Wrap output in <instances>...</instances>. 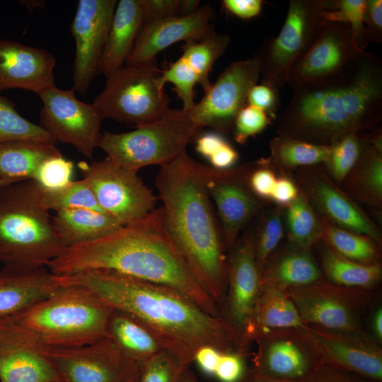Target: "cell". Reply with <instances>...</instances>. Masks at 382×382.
I'll use <instances>...</instances> for the list:
<instances>
[{
	"instance_id": "obj_1",
	"label": "cell",
	"mask_w": 382,
	"mask_h": 382,
	"mask_svg": "<svg viewBox=\"0 0 382 382\" xmlns=\"http://www.w3.org/2000/svg\"><path fill=\"white\" fill-rule=\"evenodd\" d=\"M57 277L62 285L86 288L112 309L144 324L185 367L204 345L250 354L239 335L221 318L206 313L175 289L103 270Z\"/></svg>"
},
{
	"instance_id": "obj_2",
	"label": "cell",
	"mask_w": 382,
	"mask_h": 382,
	"mask_svg": "<svg viewBox=\"0 0 382 382\" xmlns=\"http://www.w3.org/2000/svg\"><path fill=\"white\" fill-rule=\"evenodd\" d=\"M47 268L57 276L110 270L165 285L220 317L217 304L195 279L173 242L162 207L100 238L65 248Z\"/></svg>"
},
{
	"instance_id": "obj_3",
	"label": "cell",
	"mask_w": 382,
	"mask_h": 382,
	"mask_svg": "<svg viewBox=\"0 0 382 382\" xmlns=\"http://www.w3.org/2000/svg\"><path fill=\"white\" fill-rule=\"evenodd\" d=\"M277 121L278 134L324 146L381 126V59L364 51L341 73L295 88Z\"/></svg>"
},
{
	"instance_id": "obj_4",
	"label": "cell",
	"mask_w": 382,
	"mask_h": 382,
	"mask_svg": "<svg viewBox=\"0 0 382 382\" xmlns=\"http://www.w3.org/2000/svg\"><path fill=\"white\" fill-rule=\"evenodd\" d=\"M210 168L185 151L160 166L156 186L173 242L219 308L227 288V250L207 187Z\"/></svg>"
},
{
	"instance_id": "obj_5",
	"label": "cell",
	"mask_w": 382,
	"mask_h": 382,
	"mask_svg": "<svg viewBox=\"0 0 382 382\" xmlns=\"http://www.w3.org/2000/svg\"><path fill=\"white\" fill-rule=\"evenodd\" d=\"M33 180L0 187V264L18 270L47 265L65 248Z\"/></svg>"
},
{
	"instance_id": "obj_6",
	"label": "cell",
	"mask_w": 382,
	"mask_h": 382,
	"mask_svg": "<svg viewBox=\"0 0 382 382\" xmlns=\"http://www.w3.org/2000/svg\"><path fill=\"white\" fill-rule=\"evenodd\" d=\"M113 309L89 289L62 285L52 296L11 318L47 346L77 347L109 337Z\"/></svg>"
},
{
	"instance_id": "obj_7",
	"label": "cell",
	"mask_w": 382,
	"mask_h": 382,
	"mask_svg": "<svg viewBox=\"0 0 382 382\" xmlns=\"http://www.w3.org/2000/svg\"><path fill=\"white\" fill-rule=\"evenodd\" d=\"M199 131L187 112L170 109L162 117L135 126L132 131L104 132L99 147L112 162L137 173L145 166H162L175 159Z\"/></svg>"
},
{
	"instance_id": "obj_8",
	"label": "cell",
	"mask_w": 382,
	"mask_h": 382,
	"mask_svg": "<svg viewBox=\"0 0 382 382\" xmlns=\"http://www.w3.org/2000/svg\"><path fill=\"white\" fill-rule=\"evenodd\" d=\"M156 59L125 64L106 76L93 104L105 118L135 126L155 121L170 110V99L159 87Z\"/></svg>"
},
{
	"instance_id": "obj_9",
	"label": "cell",
	"mask_w": 382,
	"mask_h": 382,
	"mask_svg": "<svg viewBox=\"0 0 382 382\" xmlns=\"http://www.w3.org/2000/svg\"><path fill=\"white\" fill-rule=\"evenodd\" d=\"M322 0H291L279 33L265 41L255 52L260 64L261 83L279 90L288 74L310 47L324 25Z\"/></svg>"
},
{
	"instance_id": "obj_10",
	"label": "cell",
	"mask_w": 382,
	"mask_h": 382,
	"mask_svg": "<svg viewBox=\"0 0 382 382\" xmlns=\"http://www.w3.org/2000/svg\"><path fill=\"white\" fill-rule=\"evenodd\" d=\"M306 325L343 330H364L363 318L374 300V290L332 284L323 278L288 291Z\"/></svg>"
},
{
	"instance_id": "obj_11",
	"label": "cell",
	"mask_w": 382,
	"mask_h": 382,
	"mask_svg": "<svg viewBox=\"0 0 382 382\" xmlns=\"http://www.w3.org/2000/svg\"><path fill=\"white\" fill-rule=\"evenodd\" d=\"M79 168L103 212L125 225L155 209L158 198L138 176L108 158Z\"/></svg>"
},
{
	"instance_id": "obj_12",
	"label": "cell",
	"mask_w": 382,
	"mask_h": 382,
	"mask_svg": "<svg viewBox=\"0 0 382 382\" xmlns=\"http://www.w3.org/2000/svg\"><path fill=\"white\" fill-rule=\"evenodd\" d=\"M75 91L55 85L37 93L42 102L40 126L57 141L73 146L91 158L99 147L103 116L93 103L79 100Z\"/></svg>"
},
{
	"instance_id": "obj_13",
	"label": "cell",
	"mask_w": 382,
	"mask_h": 382,
	"mask_svg": "<svg viewBox=\"0 0 382 382\" xmlns=\"http://www.w3.org/2000/svg\"><path fill=\"white\" fill-rule=\"evenodd\" d=\"M61 382H127L141 366L127 357L110 337L77 347H45Z\"/></svg>"
},
{
	"instance_id": "obj_14",
	"label": "cell",
	"mask_w": 382,
	"mask_h": 382,
	"mask_svg": "<svg viewBox=\"0 0 382 382\" xmlns=\"http://www.w3.org/2000/svg\"><path fill=\"white\" fill-rule=\"evenodd\" d=\"M260 77V64L253 56L231 63L187 112L190 117L199 129L208 127L221 134L232 132L235 119Z\"/></svg>"
},
{
	"instance_id": "obj_15",
	"label": "cell",
	"mask_w": 382,
	"mask_h": 382,
	"mask_svg": "<svg viewBox=\"0 0 382 382\" xmlns=\"http://www.w3.org/2000/svg\"><path fill=\"white\" fill-rule=\"evenodd\" d=\"M253 342L256 351L250 367L274 379L298 382L323 364L307 326L273 330Z\"/></svg>"
},
{
	"instance_id": "obj_16",
	"label": "cell",
	"mask_w": 382,
	"mask_h": 382,
	"mask_svg": "<svg viewBox=\"0 0 382 382\" xmlns=\"http://www.w3.org/2000/svg\"><path fill=\"white\" fill-rule=\"evenodd\" d=\"M297 186L323 219L338 227L366 235L381 244L378 226L327 174L322 164L298 168Z\"/></svg>"
},
{
	"instance_id": "obj_17",
	"label": "cell",
	"mask_w": 382,
	"mask_h": 382,
	"mask_svg": "<svg viewBox=\"0 0 382 382\" xmlns=\"http://www.w3.org/2000/svg\"><path fill=\"white\" fill-rule=\"evenodd\" d=\"M364 51L357 45L348 24L327 22L290 70L286 84L294 89L337 75Z\"/></svg>"
},
{
	"instance_id": "obj_18",
	"label": "cell",
	"mask_w": 382,
	"mask_h": 382,
	"mask_svg": "<svg viewBox=\"0 0 382 382\" xmlns=\"http://www.w3.org/2000/svg\"><path fill=\"white\" fill-rule=\"evenodd\" d=\"M116 0H79L71 24L75 40L73 87L84 95L96 74L107 40Z\"/></svg>"
},
{
	"instance_id": "obj_19",
	"label": "cell",
	"mask_w": 382,
	"mask_h": 382,
	"mask_svg": "<svg viewBox=\"0 0 382 382\" xmlns=\"http://www.w3.org/2000/svg\"><path fill=\"white\" fill-rule=\"evenodd\" d=\"M260 276L254 233L248 231L228 250L227 288L219 308L220 318L239 335L243 344V334L260 293Z\"/></svg>"
},
{
	"instance_id": "obj_20",
	"label": "cell",
	"mask_w": 382,
	"mask_h": 382,
	"mask_svg": "<svg viewBox=\"0 0 382 382\" xmlns=\"http://www.w3.org/2000/svg\"><path fill=\"white\" fill-rule=\"evenodd\" d=\"M248 167L249 164L222 170L210 168L207 187L216 207L227 252L262 207L261 199L248 185Z\"/></svg>"
},
{
	"instance_id": "obj_21",
	"label": "cell",
	"mask_w": 382,
	"mask_h": 382,
	"mask_svg": "<svg viewBox=\"0 0 382 382\" xmlns=\"http://www.w3.org/2000/svg\"><path fill=\"white\" fill-rule=\"evenodd\" d=\"M31 331L8 318L0 320V382H61Z\"/></svg>"
},
{
	"instance_id": "obj_22",
	"label": "cell",
	"mask_w": 382,
	"mask_h": 382,
	"mask_svg": "<svg viewBox=\"0 0 382 382\" xmlns=\"http://www.w3.org/2000/svg\"><path fill=\"white\" fill-rule=\"evenodd\" d=\"M323 364L382 382V348L365 330L343 331L306 325Z\"/></svg>"
},
{
	"instance_id": "obj_23",
	"label": "cell",
	"mask_w": 382,
	"mask_h": 382,
	"mask_svg": "<svg viewBox=\"0 0 382 382\" xmlns=\"http://www.w3.org/2000/svg\"><path fill=\"white\" fill-rule=\"evenodd\" d=\"M214 11L205 4L192 14L176 16L144 23L125 64H137L156 59V55L180 41L196 42L214 30Z\"/></svg>"
},
{
	"instance_id": "obj_24",
	"label": "cell",
	"mask_w": 382,
	"mask_h": 382,
	"mask_svg": "<svg viewBox=\"0 0 382 382\" xmlns=\"http://www.w3.org/2000/svg\"><path fill=\"white\" fill-rule=\"evenodd\" d=\"M55 64L44 49L0 39V92L18 88L37 94L55 85Z\"/></svg>"
},
{
	"instance_id": "obj_25",
	"label": "cell",
	"mask_w": 382,
	"mask_h": 382,
	"mask_svg": "<svg viewBox=\"0 0 382 382\" xmlns=\"http://www.w3.org/2000/svg\"><path fill=\"white\" fill-rule=\"evenodd\" d=\"M62 284L47 268L0 270V320L11 318L56 293Z\"/></svg>"
},
{
	"instance_id": "obj_26",
	"label": "cell",
	"mask_w": 382,
	"mask_h": 382,
	"mask_svg": "<svg viewBox=\"0 0 382 382\" xmlns=\"http://www.w3.org/2000/svg\"><path fill=\"white\" fill-rule=\"evenodd\" d=\"M311 249L289 244L276 250L267 260L260 276V289L288 291L322 279Z\"/></svg>"
},
{
	"instance_id": "obj_27",
	"label": "cell",
	"mask_w": 382,
	"mask_h": 382,
	"mask_svg": "<svg viewBox=\"0 0 382 382\" xmlns=\"http://www.w3.org/2000/svg\"><path fill=\"white\" fill-rule=\"evenodd\" d=\"M340 186L355 202L382 207L381 126L366 131L359 158Z\"/></svg>"
},
{
	"instance_id": "obj_28",
	"label": "cell",
	"mask_w": 382,
	"mask_h": 382,
	"mask_svg": "<svg viewBox=\"0 0 382 382\" xmlns=\"http://www.w3.org/2000/svg\"><path fill=\"white\" fill-rule=\"evenodd\" d=\"M144 24L139 0H120L115 7L99 64L105 77L124 65Z\"/></svg>"
},
{
	"instance_id": "obj_29",
	"label": "cell",
	"mask_w": 382,
	"mask_h": 382,
	"mask_svg": "<svg viewBox=\"0 0 382 382\" xmlns=\"http://www.w3.org/2000/svg\"><path fill=\"white\" fill-rule=\"evenodd\" d=\"M306 326L286 292L272 289H260L243 334V342L249 349L250 344L265 333Z\"/></svg>"
},
{
	"instance_id": "obj_30",
	"label": "cell",
	"mask_w": 382,
	"mask_h": 382,
	"mask_svg": "<svg viewBox=\"0 0 382 382\" xmlns=\"http://www.w3.org/2000/svg\"><path fill=\"white\" fill-rule=\"evenodd\" d=\"M52 220L65 248L100 238L123 226L103 212L88 209L58 211Z\"/></svg>"
},
{
	"instance_id": "obj_31",
	"label": "cell",
	"mask_w": 382,
	"mask_h": 382,
	"mask_svg": "<svg viewBox=\"0 0 382 382\" xmlns=\"http://www.w3.org/2000/svg\"><path fill=\"white\" fill-rule=\"evenodd\" d=\"M62 153L55 144L16 140L0 144V179L8 182L33 180L41 164Z\"/></svg>"
},
{
	"instance_id": "obj_32",
	"label": "cell",
	"mask_w": 382,
	"mask_h": 382,
	"mask_svg": "<svg viewBox=\"0 0 382 382\" xmlns=\"http://www.w3.org/2000/svg\"><path fill=\"white\" fill-rule=\"evenodd\" d=\"M317 245V262L326 281L338 286L369 290H374L381 282V263H359L341 255L323 241Z\"/></svg>"
},
{
	"instance_id": "obj_33",
	"label": "cell",
	"mask_w": 382,
	"mask_h": 382,
	"mask_svg": "<svg viewBox=\"0 0 382 382\" xmlns=\"http://www.w3.org/2000/svg\"><path fill=\"white\" fill-rule=\"evenodd\" d=\"M108 334L122 352L140 366L166 350L144 324L117 310L113 309L110 316Z\"/></svg>"
},
{
	"instance_id": "obj_34",
	"label": "cell",
	"mask_w": 382,
	"mask_h": 382,
	"mask_svg": "<svg viewBox=\"0 0 382 382\" xmlns=\"http://www.w3.org/2000/svg\"><path fill=\"white\" fill-rule=\"evenodd\" d=\"M268 158L274 169L293 172L303 167L323 163L328 158L330 145L324 146L277 134L270 142Z\"/></svg>"
},
{
	"instance_id": "obj_35",
	"label": "cell",
	"mask_w": 382,
	"mask_h": 382,
	"mask_svg": "<svg viewBox=\"0 0 382 382\" xmlns=\"http://www.w3.org/2000/svg\"><path fill=\"white\" fill-rule=\"evenodd\" d=\"M323 220L321 241L337 253L346 258L362 264L381 263V245L373 238L335 226L324 219Z\"/></svg>"
},
{
	"instance_id": "obj_36",
	"label": "cell",
	"mask_w": 382,
	"mask_h": 382,
	"mask_svg": "<svg viewBox=\"0 0 382 382\" xmlns=\"http://www.w3.org/2000/svg\"><path fill=\"white\" fill-rule=\"evenodd\" d=\"M286 207L289 243L300 248L312 249L321 241L323 219L300 190L296 199Z\"/></svg>"
},
{
	"instance_id": "obj_37",
	"label": "cell",
	"mask_w": 382,
	"mask_h": 382,
	"mask_svg": "<svg viewBox=\"0 0 382 382\" xmlns=\"http://www.w3.org/2000/svg\"><path fill=\"white\" fill-rule=\"evenodd\" d=\"M231 41L227 34L212 31L202 40L189 42L183 46L181 57L190 66L198 77L204 93L211 86L209 73L217 59L224 54Z\"/></svg>"
},
{
	"instance_id": "obj_38",
	"label": "cell",
	"mask_w": 382,
	"mask_h": 382,
	"mask_svg": "<svg viewBox=\"0 0 382 382\" xmlns=\"http://www.w3.org/2000/svg\"><path fill=\"white\" fill-rule=\"evenodd\" d=\"M365 132H351L337 138L331 145L326 161L323 163L332 180L340 186L355 165L366 139Z\"/></svg>"
},
{
	"instance_id": "obj_39",
	"label": "cell",
	"mask_w": 382,
	"mask_h": 382,
	"mask_svg": "<svg viewBox=\"0 0 382 382\" xmlns=\"http://www.w3.org/2000/svg\"><path fill=\"white\" fill-rule=\"evenodd\" d=\"M16 140L56 143L45 129L23 117L10 100L0 95V144Z\"/></svg>"
},
{
	"instance_id": "obj_40",
	"label": "cell",
	"mask_w": 382,
	"mask_h": 382,
	"mask_svg": "<svg viewBox=\"0 0 382 382\" xmlns=\"http://www.w3.org/2000/svg\"><path fill=\"white\" fill-rule=\"evenodd\" d=\"M42 188V187H41ZM42 202L50 211L88 209L102 212L87 182L83 179L73 180L66 187L54 191L42 188Z\"/></svg>"
},
{
	"instance_id": "obj_41",
	"label": "cell",
	"mask_w": 382,
	"mask_h": 382,
	"mask_svg": "<svg viewBox=\"0 0 382 382\" xmlns=\"http://www.w3.org/2000/svg\"><path fill=\"white\" fill-rule=\"evenodd\" d=\"M327 22L348 24L357 45L365 50L369 40L364 25L366 0H322Z\"/></svg>"
},
{
	"instance_id": "obj_42",
	"label": "cell",
	"mask_w": 382,
	"mask_h": 382,
	"mask_svg": "<svg viewBox=\"0 0 382 382\" xmlns=\"http://www.w3.org/2000/svg\"><path fill=\"white\" fill-rule=\"evenodd\" d=\"M282 208L276 205L267 212L254 233L255 257L260 275L267 260L277 250L284 236Z\"/></svg>"
},
{
	"instance_id": "obj_43",
	"label": "cell",
	"mask_w": 382,
	"mask_h": 382,
	"mask_svg": "<svg viewBox=\"0 0 382 382\" xmlns=\"http://www.w3.org/2000/svg\"><path fill=\"white\" fill-rule=\"evenodd\" d=\"M159 87L164 88L166 83L174 86L173 91L183 102V108L189 112L195 105V86L199 83L198 77L190 66L180 57L166 69L161 70L157 77Z\"/></svg>"
},
{
	"instance_id": "obj_44",
	"label": "cell",
	"mask_w": 382,
	"mask_h": 382,
	"mask_svg": "<svg viewBox=\"0 0 382 382\" xmlns=\"http://www.w3.org/2000/svg\"><path fill=\"white\" fill-rule=\"evenodd\" d=\"M74 163L60 154L45 160L38 168L33 180L45 190H57L74 180Z\"/></svg>"
},
{
	"instance_id": "obj_45",
	"label": "cell",
	"mask_w": 382,
	"mask_h": 382,
	"mask_svg": "<svg viewBox=\"0 0 382 382\" xmlns=\"http://www.w3.org/2000/svg\"><path fill=\"white\" fill-rule=\"evenodd\" d=\"M186 368L174 355L164 350L141 366L138 382H179Z\"/></svg>"
},
{
	"instance_id": "obj_46",
	"label": "cell",
	"mask_w": 382,
	"mask_h": 382,
	"mask_svg": "<svg viewBox=\"0 0 382 382\" xmlns=\"http://www.w3.org/2000/svg\"><path fill=\"white\" fill-rule=\"evenodd\" d=\"M272 120L263 110L247 104L235 119L232 130L234 140L241 145L245 144L249 138L265 129Z\"/></svg>"
},
{
	"instance_id": "obj_47",
	"label": "cell",
	"mask_w": 382,
	"mask_h": 382,
	"mask_svg": "<svg viewBox=\"0 0 382 382\" xmlns=\"http://www.w3.org/2000/svg\"><path fill=\"white\" fill-rule=\"evenodd\" d=\"M277 178L268 158H262L253 164H249L248 185L253 193L261 200L270 199Z\"/></svg>"
},
{
	"instance_id": "obj_48",
	"label": "cell",
	"mask_w": 382,
	"mask_h": 382,
	"mask_svg": "<svg viewBox=\"0 0 382 382\" xmlns=\"http://www.w3.org/2000/svg\"><path fill=\"white\" fill-rule=\"evenodd\" d=\"M195 141L196 151L206 158L210 166L216 163L231 146L223 135L216 132L198 134Z\"/></svg>"
},
{
	"instance_id": "obj_49",
	"label": "cell",
	"mask_w": 382,
	"mask_h": 382,
	"mask_svg": "<svg viewBox=\"0 0 382 382\" xmlns=\"http://www.w3.org/2000/svg\"><path fill=\"white\" fill-rule=\"evenodd\" d=\"M245 357L238 352H221L214 377L219 382H239L247 369Z\"/></svg>"
},
{
	"instance_id": "obj_50",
	"label": "cell",
	"mask_w": 382,
	"mask_h": 382,
	"mask_svg": "<svg viewBox=\"0 0 382 382\" xmlns=\"http://www.w3.org/2000/svg\"><path fill=\"white\" fill-rule=\"evenodd\" d=\"M247 104L265 112L274 118L279 105V91L267 84H255L250 90Z\"/></svg>"
},
{
	"instance_id": "obj_51",
	"label": "cell",
	"mask_w": 382,
	"mask_h": 382,
	"mask_svg": "<svg viewBox=\"0 0 382 382\" xmlns=\"http://www.w3.org/2000/svg\"><path fill=\"white\" fill-rule=\"evenodd\" d=\"M298 382H378L358 374L322 364Z\"/></svg>"
},
{
	"instance_id": "obj_52",
	"label": "cell",
	"mask_w": 382,
	"mask_h": 382,
	"mask_svg": "<svg viewBox=\"0 0 382 382\" xmlns=\"http://www.w3.org/2000/svg\"><path fill=\"white\" fill-rule=\"evenodd\" d=\"M144 23L178 16V0H139Z\"/></svg>"
},
{
	"instance_id": "obj_53",
	"label": "cell",
	"mask_w": 382,
	"mask_h": 382,
	"mask_svg": "<svg viewBox=\"0 0 382 382\" xmlns=\"http://www.w3.org/2000/svg\"><path fill=\"white\" fill-rule=\"evenodd\" d=\"M364 25L369 42H382L381 0H366Z\"/></svg>"
},
{
	"instance_id": "obj_54",
	"label": "cell",
	"mask_w": 382,
	"mask_h": 382,
	"mask_svg": "<svg viewBox=\"0 0 382 382\" xmlns=\"http://www.w3.org/2000/svg\"><path fill=\"white\" fill-rule=\"evenodd\" d=\"M265 1L262 0H224V8L231 15L243 20L259 16Z\"/></svg>"
},
{
	"instance_id": "obj_55",
	"label": "cell",
	"mask_w": 382,
	"mask_h": 382,
	"mask_svg": "<svg viewBox=\"0 0 382 382\" xmlns=\"http://www.w3.org/2000/svg\"><path fill=\"white\" fill-rule=\"evenodd\" d=\"M299 193V189L295 182L282 176L277 178L272 190L270 199L277 206L285 207L293 202Z\"/></svg>"
},
{
	"instance_id": "obj_56",
	"label": "cell",
	"mask_w": 382,
	"mask_h": 382,
	"mask_svg": "<svg viewBox=\"0 0 382 382\" xmlns=\"http://www.w3.org/2000/svg\"><path fill=\"white\" fill-rule=\"evenodd\" d=\"M221 352L216 348L204 345L195 352L193 362H195L200 371L209 376L214 377Z\"/></svg>"
},
{
	"instance_id": "obj_57",
	"label": "cell",
	"mask_w": 382,
	"mask_h": 382,
	"mask_svg": "<svg viewBox=\"0 0 382 382\" xmlns=\"http://www.w3.org/2000/svg\"><path fill=\"white\" fill-rule=\"evenodd\" d=\"M370 328L371 330V336L380 345L382 344V308L377 307L373 312Z\"/></svg>"
},
{
	"instance_id": "obj_58",
	"label": "cell",
	"mask_w": 382,
	"mask_h": 382,
	"mask_svg": "<svg viewBox=\"0 0 382 382\" xmlns=\"http://www.w3.org/2000/svg\"><path fill=\"white\" fill-rule=\"evenodd\" d=\"M239 382H287L274 379L264 376L252 368L247 367L245 372Z\"/></svg>"
},
{
	"instance_id": "obj_59",
	"label": "cell",
	"mask_w": 382,
	"mask_h": 382,
	"mask_svg": "<svg viewBox=\"0 0 382 382\" xmlns=\"http://www.w3.org/2000/svg\"><path fill=\"white\" fill-rule=\"evenodd\" d=\"M198 0H178V16H188L199 8Z\"/></svg>"
},
{
	"instance_id": "obj_60",
	"label": "cell",
	"mask_w": 382,
	"mask_h": 382,
	"mask_svg": "<svg viewBox=\"0 0 382 382\" xmlns=\"http://www.w3.org/2000/svg\"><path fill=\"white\" fill-rule=\"evenodd\" d=\"M179 382H198L195 373L187 367L185 369L180 376Z\"/></svg>"
},
{
	"instance_id": "obj_61",
	"label": "cell",
	"mask_w": 382,
	"mask_h": 382,
	"mask_svg": "<svg viewBox=\"0 0 382 382\" xmlns=\"http://www.w3.org/2000/svg\"><path fill=\"white\" fill-rule=\"evenodd\" d=\"M12 182L6 181L0 179V187L11 183ZM14 183V182H13Z\"/></svg>"
},
{
	"instance_id": "obj_62",
	"label": "cell",
	"mask_w": 382,
	"mask_h": 382,
	"mask_svg": "<svg viewBox=\"0 0 382 382\" xmlns=\"http://www.w3.org/2000/svg\"><path fill=\"white\" fill-rule=\"evenodd\" d=\"M139 374L127 382H138Z\"/></svg>"
}]
</instances>
